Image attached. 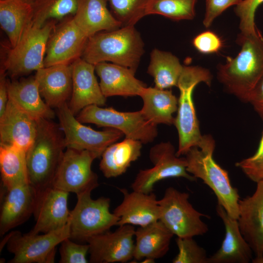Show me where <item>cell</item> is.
<instances>
[{
	"label": "cell",
	"instance_id": "cell-1",
	"mask_svg": "<svg viewBox=\"0 0 263 263\" xmlns=\"http://www.w3.org/2000/svg\"><path fill=\"white\" fill-rule=\"evenodd\" d=\"M236 41L240 51L218 65L217 77L228 93L248 102L251 93L263 76V37L238 35Z\"/></svg>",
	"mask_w": 263,
	"mask_h": 263
},
{
	"label": "cell",
	"instance_id": "cell-2",
	"mask_svg": "<svg viewBox=\"0 0 263 263\" xmlns=\"http://www.w3.org/2000/svg\"><path fill=\"white\" fill-rule=\"evenodd\" d=\"M215 147L213 137L203 135L198 146L190 148L185 155L187 170L195 178L201 179L214 193L218 204L229 216L238 219V190L232 186L227 171L215 161L213 157Z\"/></svg>",
	"mask_w": 263,
	"mask_h": 263
},
{
	"label": "cell",
	"instance_id": "cell-3",
	"mask_svg": "<svg viewBox=\"0 0 263 263\" xmlns=\"http://www.w3.org/2000/svg\"><path fill=\"white\" fill-rule=\"evenodd\" d=\"M51 119L37 120L35 139L26 153L29 183L37 191L52 186L66 148L60 128Z\"/></svg>",
	"mask_w": 263,
	"mask_h": 263
},
{
	"label": "cell",
	"instance_id": "cell-4",
	"mask_svg": "<svg viewBox=\"0 0 263 263\" xmlns=\"http://www.w3.org/2000/svg\"><path fill=\"white\" fill-rule=\"evenodd\" d=\"M144 52L143 41L134 26L125 25L89 38L82 58L94 65L111 62L135 72Z\"/></svg>",
	"mask_w": 263,
	"mask_h": 263
},
{
	"label": "cell",
	"instance_id": "cell-5",
	"mask_svg": "<svg viewBox=\"0 0 263 263\" xmlns=\"http://www.w3.org/2000/svg\"><path fill=\"white\" fill-rule=\"evenodd\" d=\"M212 75L208 70L200 66H184L177 87L180 91L177 115L174 125L178 135L176 155H185L193 147L198 146L203 135L197 117L192 94L195 86L204 82L210 86Z\"/></svg>",
	"mask_w": 263,
	"mask_h": 263
},
{
	"label": "cell",
	"instance_id": "cell-6",
	"mask_svg": "<svg viewBox=\"0 0 263 263\" xmlns=\"http://www.w3.org/2000/svg\"><path fill=\"white\" fill-rule=\"evenodd\" d=\"M55 27L56 20L42 26L29 23L18 44L9 51L2 71L14 77L44 67L47 43Z\"/></svg>",
	"mask_w": 263,
	"mask_h": 263
},
{
	"label": "cell",
	"instance_id": "cell-7",
	"mask_svg": "<svg viewBox=\"0 0 263 263\" xmlns=\"http://www.w3.org/2000/svg\"><path fill=\"white\" fill-rule=\"evenodd\" d=\"M70 237V221L60 229L41 234L12 231L1 242L0 249L6 245L13 254L10 263H52L56 246Z\"/></svg>",
	"mask_w": 263,
	"mask_h": 263
},
{
	"label": "cell",
	"instance_id": "cell-8",
	"mask_svg": "<svg viewBox=\"0 0 263 263\" xmlns=\"http://www.w3.org/2000/svg\"><path fill=\"white\" fill-rule=\"evenodd\" d=\"M91 193L86 192L76 195V204L70 211L71 240L87 243L91 237L117 225L119 218L110 211V199L102 197L94 200Z\"/></svg>",
	"mask_w": 263,
	"mask_h": 263
},
{
	"label": "cell",
	"instance_id": "cell-9",
	"mask_svg": "<svg viewBox=\"0 0 263 263\" xmlns=\"http://www.w3.org/2000/svg\"><path fill=\"white\" fill-rule=\"evenodd\" d=\"M76 118L82 123L116 129L125 137L143 144L153 142L158 135L157 125L148 121L140 110L122 112L112 107L102 108L92 105L82 109Z\"/></svg>",
	"mask_w": 263,
	"mask_h": 263
},
{
	"label": "cell",
	"instance_id": "cell-10",
	"mask_svg": "<svg viewBox=\"0 0 263 263\" xmlns=\"http://www.w3.org/2000/svg\"><path fill=\"white\" fill-rule=\"evenodd\" d=\"M189 194L168 188L158 200L159 220L179 238L203 235L208 230L201 217L207 215L195 209L188 201Z\"/></svg>",
	"mask_w": 263,
	"mask_h": 263
},
{
	"label": "cell",
	"instance_id": "cell-11",
	"mask_svg": "<svg viewBox=\"0 0 263 263\" xmlns=\"http://www.w3.org/2000/svg\"><path fill=\"white\" fill-rule=\"evenodd\" d=\"M176 153L169 142H161L153 146L149 152L153 167L139 171L131 185L132 190L150 193L157 182L169 178L181 177L195 181L197 179L187 170L185 158L177 156Z\"/></svg>",
	"mask_w": 263,
	"mask_h": 263
},
{
	"label": "cell",
	"instance_id": "cell-12",
	"mask_svg": "<svg viewBox=\"0 0 263 263\" xmlns=\"http://www.w3.org/2000/svg\"><path fill=\"white\" fill-rule=\"evenodd\" d=\"M57 114L60 128L63 132L67 148L86 150L98 158L105 149L120 139L124 134L119 130L108 128L94 130L79 122L65 103L58 107Z\"/></svg>",
	"mask_w": 263,
	"mask_h": 263
},
{
	"label": "cell",
	"instance_id": "cell-13",
	"mask_svg": "<svg viewBox=\"0 0 263 263\" xmlns=\"http://www.w3.org/2000/svg\"><path fill=\"white\" fill-rule=\"evenodd\" d=\"M95 156L86 150L67 148L57 169L52 186L76 195L92 192L98 186L97 176L92 170Z\"/></svg>",
	"mask_w": 263,
	"mask_h": 263
},
{
	"label": "cell",
	"instance_id": "cell-14",
	"mask_svg": "<svg viewBox=\"0 0 263 263\" xmlns=\"http://www.w3.org/2000/svg\"><path fill=\"white\" fill-rule=\"evenodd\" d=\"M135 227L131 225L119 226L113 232L108 231L88 240L90 262L126 263L133 259Z\"/></svg>",
	"mask_w": 263,
	"mask_h": 263
},
{
	"label": "cell",
	"instance_id": "cell-15",
	"mask_svg": "<svg viewBox=\"0 0 263 263\" xmlns=\"http://www.w3.org/2000/svg\"><path fill=\"white\" fill-rule=\"evenodd\" d=\"M88 38L71 18L56 27L48 40L44 67L71 64L80 57Z\"/></svg>",
	"mask_w": 263,
	"mask_h": 263
},
{
	"label": "cell",
	"instance_id": "cell-16",
	"mask_svg": "<svg viewBox=\"0 0 263 263\" xmlns=\"http://www.w3.org/2000/svg\"><path fill=\"white\" fill-rule=\"evenodd\" d=\"M68 196L69 192L52 186L38 191L33 213L36 224L29 232L46 233L65 226L70 216Z\"/></svg>",
	"mask_w": 263,
	"mask_h": 263
},
{
	"label": "cell",
	"instance_id": "cell-17",
	"mask_svg": "<svg viewBox=\"0 0 263 263\" xmlns=\"http://www.w3.org/2000/svg\"><path fill=\"white\" fill-rule=\"evenodd\" d=\"M37 195V190L30 183L4 188L0 214L1 236L33 214Z\"/></svg>",
	"mask_w": 263,
	"mask_h": 263
},
{
	"label": "cell",
	"instance_id": "cell-18",
	"mask_svg": "<svg viewBox=\"0 0 263 263\" xmlns=\"http://www.w3.org/2000/svg\"><path fill=\"white\" fill-rule=\"evenodd\" d=\"M73 88L69 108L75 115L92 105H105L103 94L94 74L95 66L79 57L72 63Z\"/></svg>",
	"mask_w": 263,
	"mask_h": 263
},
{
	"label": "cell",
	"instance_id": "cell-19",
	"mask_svg": "<svg viewBox=\"0 0 263 263\" xmlns=\"http://www.w3.org/2000/svg\"><path fill=\"white\" fill-rule=\"evenodd\" d=\"M37 132V120L8 98L5 110L0 116V144L13 146L26 153Z\"/></svg>",
	"mask_w": 263,
	"mask_h": 263
},
{
	"label": "cell",
	"instance_id": "cell-20",
	"mask_svg": "<svg viewBox=\"0 0 263 263\" xmlns=\"http://www.w3.org/2000/svg\"><path fill=\"white\" fill-rule=\"evenodd\" d=\"M237 219L242 235L255 257L263 256V180L257 183L254 193L239 202Z\"/></svg>",
	"mask_w": 263,
	"mask_h": 263
},
{
	"label": "cell",
	"instance_id": "cell-21",
	"mask_svg": "<svg viewBox=\"0 0 263 263\" xmlns=\"http://www.w3.org/2000/svg\"><path fill=\"white\" fill-rule=\"evenodd\" d=\"M119 189L123 199L113 211L119 218L118 226L131 225L145 226L159 220V205L154 193L134 190L130 193L125 188Z\"/></svg>",
	"mask_w": 263,
	"mask_h": 263
},
{
	"label": "cell",
	"instance_id": "cell-22",
	"mask_svg": "<svg viewBox=\"0 0 263 263\" xmlns=\"http://www.w3.org/2000/svg\"><path fill=\"white\" fill-rule=\"evenodd\" d=\"M217 215L225 229L220 248L208 258V263H248L253 259V251L242 235L237 219L229 216L224 207L217 204Z\"/></svg>",
	"mask_w": 263,
	"mask_h": 263
},
{
	"label": "cell",
	"instance_id": "cell-23",
	"mask_svg": "<svg viewBox=\"0 0 263 263\" xmlns=\"http://www.w3.org/2000/svg\"><path fill=\"white\" fill-rule=\"evenodd\" d=\"M35 78L41 97L51 108L67 103L73 88L71 64L44 67L37 71Z\"/></svg>",
	"mask_w": 263,
	"mask_h": 263
},
{
	"label": "cell",
	"instance_id": "cell-24",
	"mask_svg": "<svg viewBox=\"0 0 263 263\" xmlns=\"http://www.w3.org/2000/svg\"><path fill=\"white\" fill-rule=\"evenodd\" d=\"M95 71L106 97L113 96H140L146 85L137 79L130 68L107 62L95 64Z\"/></svg>",
	"mask_w": 263,
	"mask_h": 263
},
{
	"label": "cell",
	"instance_id": "cell-25",
	"mask_svg": "<svg viewBox=\"0 0 263 263\" xmlns=\"http://www.w3.org/2000/svg\"><path fill=\"white\" fill-rule=\"evenodd\" d=\"M73 18L88 38L101 31L113 30L123 25L108 10L107 0H79Z\"/></svg>",
	"mask_w": 263,
	"mask_h": 263
},
{
	"label": "cell",
	"instance_id": "cell-26",
	"mask_svg": "<svg viewBox=\"0 0 263 263\" xmlns=\"http://www.w3.org/2000/svg\"><path fill=\"white\" fill-rule=\"evenodd\" d=\"M7 88L8 98L35 120L52 119L55 117L52 108L41 98L35 77L8 81Z\"/></svg>",
	"mask_w": 263,
	"mask_h": 263
},
{
	"label": "cell",
	"instance_id": "cell-27",
	"mask_svg": "<svg viewBox=\"0 0 263 263\" xmlns=\"http://www.w3.org/2000/svg\"><path fill=\"white\" fill-rule=\"evenodd\" d=\"M174 234L160 221L145 226H139L135 231V244L133 259H155L164 256L168 250Z\"/></svg>",
	"mask_w": 263,
	"mask_h": 263
},
{
	"label": "cell",
	"instance_id": "cell-28",
	"mask_svg": "<svg viewBox=\"0 0 263 263\" xmlns=\"http://www.w3.org/2000/svg\"><path fill=\"white\" fill-rule=\"evenodd\" d=\"M139 96L143 103L140 111L148 121L156 125H174L178 98L171 90L146 87Z\"/></svg>",
	"mask_w": 263,
	"mask_h": 263
},
{
	"label": "cell",
	"instance_id": "cell-29",
	"mask_svg": "<svg viewBox=\"0 0 263 263\" xmlns=\"http://www.w3.org/2000/svg\"><path fill=\"white\" fill-rule=\"evenodd\" d=\"M142 143L125 138L108 146L103 152L99 169L106 178L115 177L124 173L131 163L141 155Z\"/></svg>",
	"mask_w": 263,
	"mask_h": 263
},
{
	"label": "cell",
	"instance_id": "cell-30",
	"mask_svg": "<svg viewBox=\"0 0 263 263\" xmlns=\"http://www.w3.org/2000/svg\"><path fill=\"white\" fill-rule=\"evenodd\" d=\"M33 3L24 0H0V25L11 47L20 39L32 20Z\"/></svg>",
	"mask_w": 263,
	"mask_h": 263
},
{
	"label": "cell",
	"instance_id": "cell-31",
	"mask_svg": "<svg viewBox=\"0 0 263 263\" xmlns=\"http://www.w3.org/2000/svg\"><path fill=\"white\" fill-rule=\"evenodd\" d=\"M184 66L171 53L154 49L150 53L147 72L153 78L156 88L168 89L177 87Z\"/></svg>",
	"mask_w": 263,
	"mask_h": 263
},
{
	"label": "cell",
	"instance_id": "cell-32",
	"mask_svg": "<svg viewBox=\"0 0 263 263\" xmlns=\"http://www.w3.org/2000/svg\"><path fill=\"white\" fill-rule=\"evenodd\" d=\"M0 169L3 188L29 183L26 153L15 147L0 144Z\"/></svg>",
	"mask_w": 263,
	"mask_h": 263
},
{
	"label": "cell",
	"instance_id": "cell-33",
	"mask_svg": "<svg viewBox=\"0 0 263 263\" xmlns=\"http://www.w3.org/2000/svg\"><path fill=\"white\" fill-rule=\"evenodd\" d=\"M79 0H37L33 4V15L30 23L42 26L50 20L61 19L74 15Z\"/></svg>",
	"mask_w": 263,
	"mask_h": 263
},
{
	"label": "cell",
	"instance_id": "cell-34",
	"mask_svg": "<svg viewBox=\"0 0 263 263\" xmlns=\"http://www.w3.org/2000/svg\"><path fill=\"white\" fill-rule=\"evenodd\" d=\"M197 0H152L148 15H160L170 19H192L195 16Z\"/></svg>",
	"mask_w": 263,
	"mask_h": 263
},
{
	"label": "cell",
	"instance_id": "cell-35",
	"mask_svg": "<svg viewBox=\"0 0 263 263\" xmlns=\"http://www.w3.org/2000/svg\"><path fill=\"white\" fill-rule=\"evenodd\" d=\"M116 18L124 26L134 25L148 15L152 0H107Z\"/></svg>",
	"mask_w": 263,
	"mask_h": 263
},
{
	"label": "cell",
	"instance_id": "cell-36",
	"mask_svg": "<svg viewBox=\"0 0 263 263\" xmlns=\"http://www.w3.org/2000/svg\"><path fill=\"white\" fill-rule=\"evenodd\" d=\"M263 0H242L236 5L234 12L240 20L239 34L244 37L260 36L261 34L255 23V15Z\"/></svg>",
	"mask_w": 263,
	"mask_h": 263
},
{
	"label": "cell",
	"instance_id": "cell-37",
	"mask_svg": "<svg viewBox=\"0 0 263 263\" xmlns=\"http://www.w3.org/2000/svg\"><path fill=\"white\" fill-rule=\"evenodd\" d=\"M193 237H177L176 242L178 253L173 263H208L206 250L199 246Z\"/></svg>",
	"mask_w": 263,
	"mask_h": 263
},
{
	"label": "cell",
	"instance_id": "cell-38",
	"mask_svg": "<svg viewBox=\"0 0 263 263\" xmlns=\"http://www.w3.org/2000/svg\"><path fill=\"white\" fill-rule=\"evenodd\" d=\"M235 165L252 181L257 183L263 180V132L255 153L236 163Z\"/></svg>",
	"mask_w": 263,
	"mask_h": 263
},
{
	"label": "cell",
	"instance_id": "cell-39",
	"mask_svg": "<svg viewBox=\"0 0 263 263\" xmlns=\"http://www.w3.org/2000/svg\"><path fill=\"white\" fill-rule=\"evenodd\" d=\"M89 244H79L72 241L70 238L61 243L59 248L60 263H86L87 254L89 252Z\"/></svg>",
	"mask_w": 263,
	"mask_h": 263
},
{
	"label": "cell",
	"instance_id": "cell-40",
	"mask_svg": "<svg viewBox=\"0 0 263 263\" xmlns=\"http://www.w3.org/2000/svg\"><path fill=\"white\" fill-rule=\"evenodd\" d=\"M192 44L199 52L209 54L217 53L223 46V41L214 32L206 31L194 38Z\"/></svg>",
	"mask_w": 263,
	"mask_h": 263
},
{
	"label": "cell",
	"instance_id": "cell-41",
	"mask_svg": "<svg viewBox=\"0 0 263 263\" xmlns=\"http://www.w3.org/2000/svg\"><path fill=\"white\" fill-rule=\"evenodd\" d=\"M242 0H206V12L203 23L210 27L214 19L228 8L236 5Z\"/></svg>",
	"mask_w": 263,
	"mask_h": 263
},
{
	"label": "cell",
	"instance_id": "cell-42",
	"mask_svg": "<svg viewBox=\"0 0 263 263\" xmlns=\"http://www.w3.org/2000/svg\"><path fill=\"white\" fill-rule=\"evenodd\" d=\"M248 102L263 119V76L251 93Z\"/></svg>",
	"mask_w": 263,
	"mask_h": 263
},
{
	"label": "cell",
	"instance_id": "cell-43",
	"mask_svg": "<svg viewBox=\"0 0 263 263\" xmlns=\"http://www.w3.org/2000/svg\"><path fill=\"white\" fill-rule=\"evenodd\" d=\"M3 71L0 73V116H1L6 107L8 101L7 83Z\"/></svg>",
	"mask_w": 263,
	"mask_h": 263
},
{
	"label": "cell",
	"instance_id": "cell-44",
	"mask_svg": "<svg viewBox=\"0 0 263 263\" xmlns=\"http://www.w3.org/2000/svg\"><path fill=\"white\" fill-rule=\"evenodd\" d=\"M253 263H263V256L261 257H255L252 260Z\"/></svg>",
	"mask_w": 263,
	"mask_h": 263
},
{
	"label": "cell",
	"instance_id": "cell-45",
	"mask_svg": "<svg viewBox=\"0 0 263 263\" xmlns=\"http://www.w3.org/2000/svg\"><path fill=\"white\" fill-rule=\"evenodd\" d=\"M24 0L28 1L33 4L37 0Z\"/></svg>",
	"mask_w": 263,
	"mask_h": 263
}]
</instances>
